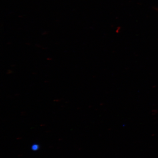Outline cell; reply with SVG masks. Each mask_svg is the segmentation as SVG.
Instances as JSON below:
<instances>
[{
    "label": "cell",
    "mask_w": 158,
    "mask_h": 158,
    "mask_svg": "<svg viewBox=\"0 0 158 158\" xmlns=\"http://www.w3.org/2000/svg\"><path fill=\"white\" fill-rule=\"evenodd\" d=\"M31 149H32V150H33V151H36V150L39 149V146L37 145V144H35V145L32 146Z\"/></svg>",
    "instance_id": "1"
}]
</instances>
